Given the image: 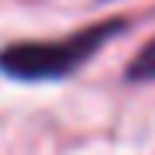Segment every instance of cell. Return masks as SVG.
Wrapping results in <instances>:
<instances>
[{"label": "cell", "mask_w": 155, "mask_h": 155, "mask_svg": "<svg viewBox=\"0 0 155 155\" xmlns=\"http://www.w3.org/2000/svg\"><path fill=\"white\" fill-rule=\"evenodd\" d=\"M124 28H127L124 17H107V21L86 24V28L66 35V38L11 41L0 48V72L7 79H17V83H55V79H66L76 69H83L107 41L124 35Z\"/></svg>", "instance_id": "cell-1"}, {"label": "cell", "mask_w": 155, "mask_h": 155, "mask_svg": "<svg viewBox=\"0 0 155 155\" xmlns=\"http://www.w3.org/2000/svg\"><path fill=\"white\" fill-rule=\"evenodd\" d=\"M124 83H155V38L141 45V52L124 66Z\"/></svg>", "instance_id": "cell-2"}]
</instances>
